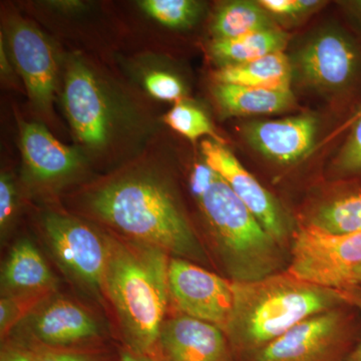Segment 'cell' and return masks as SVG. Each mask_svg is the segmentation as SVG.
Instances as JSON below:
<instances>
[{"label": "cell", "mask_w": 361, "mask_h": 361, "mask_svg": "<svg viewBox=\"0 0 361 361\" xmlns=\"http://www.w3.org/2000/svg\"><path fill=\"white\" fill-rule=\"evenodd\" d=\"M92 212L129 239L159 247L174 257L207 264L208 254L170 187L152 174H130L97 188Z\"/></svg>", "instance_id": "obj_1"}, {"label": "cell", "mask_w": 361, "mask_h": 361, "mask_svg": "<svg viewBox=\"0 0 361 361\" xmlns=\"http://www.w3.org/2000/svg\"><path fill=\"white\" fill-rule=\"evenodd\" d=\"M232 285L234 306L225 334L237 361L248 360L308 317L349 304L342 290L287 270Z\"/></svg>", "instance_id": "obj_2"}, {"label": "cell", "mask_w": 361, "mask_h": 361, "mask_svg": "<svg viewBox=\"0 0 361 361\" xmlns=\"http://www.w3.org/2000/svg\"><path fill=\"white\" fill-rule=\"evenodd\" d=\"M104 293L115 308L126 348L155 356L169 294V254L159 247L104 235Z\"/></svg>", "instance_id": "obj_3"}, {"label": "cell", "mask_w": 361, "mask_h": 361, "mask_svg": "<svg viewBox=\"0 0 361 361\" xmlns=\"http://www.w3.org/2000/svg\"><path fill=\"white\" fill-rule=\"evenodd\" d=\"M190 187L205 218L214 253L229 280L254 281L286 270L285 249L206 163L195 166Z\"/></svg>", "instance_id": "obj_4"}, {"label": "cell", "mask_w": 361, "mask_h": 361, "mask_svg": "<svg viewBox=\"0 0 361 361\" xmlns=\"http://www.w3.org/2000/svg\"><path fill=\"white\" fill-rule=\"evenodd\" d=\"M348 304L308 317L246 361H345L360 339Z\"/></svg>", "instance_id": "obj_5"}, {"label": "cell", "mask_w": 361, "mask_h": 361, "mask_svg": "<svg viewBox=\"0 0 361 361\" xmlns=\"http://www.w3.org/2000/svg\"><path fill=\"white\" fill-rule=\"evenodd\" d=\"M289 250V273L304 281L341 290L351 271L361 264V231L330 235L299 226Z\"/></svg>", "instance_id": "obj_6"}, {"label": "cell", "mask_w": 361, "mask_h": 361, "mask_svg": "<svg viewBox=\"0 0 361 361\" xmlns=\"http://www.w3.org/2000/svg\"><path fill=\"white\" fill-rule=\"evenodd\" d=\"M42 224L52 253L66 274L90 293H104V235L59 213L45 214Z\"/></svg>", "instance_id": "obj_7"}, {"label": "cell", "mask_w": 361, "mask_h": 361, "mask_svg": "<svg viewBox=\"0 0 361 361\" xmlns=\"http://www.w3.org/2000/svg\"><path fill=\"white\" fill-rule=\"evenodd\" d=\"M170 301L182 314L219 327L225 332L234 306L231 280L186 259L170 258Z\"/></svg>", "instance_id": "obj_8"}, {"label": "cell", "mask_w": 361, "mask_h": 361, "mask_svg": "<svg viewBox=\"0 0 361 361\" xmlns=\"http://www.w3.org/2000/svg\"><path fill=\"white\" fill-rule=\"evenodd\" d=\"M202 153L207 165L229 185L266 231L282 248H290L295 232L276 199L220 142L204 141Z\"/></svg>", "instance_id": "obj_9"}, {"label": "cell", "mask_w": 361, "mask_h": 361, "mask_svg": "<svg viewBox=\"0 0 361 361\" xmlns=\"http://www.w3.org/2000/svg\"><path fill=\"white\" fill-rule=\"evenodd\" d=\"M299 68L311 84L351 92L361 82V44L348 33H324L304 47Z\"/></svg>", "instance_id": "obj_10"}, {"label": "cell", "mask_w": 361, "mask_h": 361, "mask_svg": "<svg viewBox=\"0 0 361 361\" xmlns=\"http://www.w3.org/2000/svg\"><path fill=\"white\" fill-rule=\"evenodd\" d=\"M68 120L85 145L104 146L111 132V111L96 75L78 59L68 66L63 92Z\"/></svg>", "instance_id": "obj_11"}, {"label": "cell", "mask_w": 361, "mask_h": 361, "mask_svg": "<svg viewBox=\"0 0 361 361\" xmlns=\"http://www.w3.org/2000/svg\"><path fill=\"white\" fill-rule=\"evenodd\" d=\"M154 357L158 361H237L222 329L182 313L164 322Z\"/></svg>", "instance_id": "obj_12"}, {"label": "cell", "mask_w": 361, "mask_h": 361, "mask_svg": "<svg viewBox=\"0 0 361 361\" xmlns=\"http://www.w3.org/2000/svg\"><path fill=\"white\" fill-rule=\"evenodd\" d=\"M9 42L28 96L39 110L49 111L58 78L56 54L51 44L42 32L25 21L11 25Z\"/></svg>", "instance_id": "obj_13"}, {"label": "cell", "mask_w": 361, "mask_h": 361, "mask_svg": "<svg viewBox=\"0 0 361 361\" xmlns=\"http://www.w3.org/2000/svg\"><path fill=\"white\" fill-rule=\"evenodd\" d=\"M30 337L49 348H65L94 339L99 324L82 306L68 299H54L35 308L25 317Z\"/></svg>", "instance_id": "obj_14"}, {"label": "cell", "mask_w": 361, "mask_h": 361, "mask_svg": "<svg viewBox=\"0 0 361 361\" xmlns=\"http://www.w3.org/2000/svg\"><path fill=\"white\" fill-rule=\"evenodd\" d=\"M316 120L311 116L251 123L247 139L258 151L280 163L298 160L314 142Z\"/></svg>", "instance_id": "obj_15"}, {"label": "cell", "mask_w": 361, "mask_h": 361, "mask_svg": "<svg viewBox=\"0 0 361 361\" xmlns=\"http://www.w3.org/2000/svg\"><path fill=\"white\" fill-rule=\"evenodd\" d=\"M56 287V278L30 240L14 244L1 271V297L25 301Z\"/></svg>", "instance_id": "obj_16"}, {"label": "cell", "mask_w": 361, "mask_h": 361, "mask_svg": "<svg viewBox=\"0 0 361 361\" xmlns=\"http://www.w3.org/2000/svg\"><path fill=\"white\" fill-rule=\"evenodd\" d=\"M20 137L23 159L35 179H63L80 168L78 152L59 142L40 123L21 126Z\"/></svg>", "instance_id": "obj_17"}, {"label": "cell", "mask_w": 361, "mask_h": 361, "mask_svg": "<svg viewBox=\"0 0 361 361\" xmlns=\"http://www.w3.org/2000/svg\"><path fill=\"white\" fill-rule=\"evenodd\" d=\"M213 92L221 110L230 116L279 113L288 108L294 99L290 87L217 84Z\"/></svg>", "instance_id": "obj_18"}, {"label": "cell", "mask_w": 361, "mask_h": 361, "mask_svg": "<svg viewBox=\"0 0 361 361\" xmlns=\"http://www.w3.org/2000/svg\"><path fill=\"white\" fill-rule=\"evenodd\" d=\"M300 226L330 235L361 231V183L316 206Z\"/></svg>", "instance_id": "obj_19"}, {"label": "cell", "mask_w": 361, "mask_h": 361, "mask_svg": "<svg viewBox=\"0 0 361 361\" xmlns=\"http://www.w3.org/2000/svg\"><path fill=\"white\" fill-rule=\"evenodd\" d=\"M217 84L257 87H290L291 65L283 51L240 63L221 66L214 75Z\"/></svg>", "instance_id": "obj_20"}, {"label": "cell", "mask_w": 361, "mask_h": 361, "mask_svg": "<svg viewBox=\"0 0 361 361\" xmlns=\"http://www.w3.org/2000/svg\"><path fill=\"white\" fill-rule=\"evenodd\" d=\"M287 35L276 27L233 39H214L210 52L221 66H234L283 51Z\"/></svg>", "instance_id": "obj_21"}, {"label": "cell", "mask_w": 361, "mask_h": 361, "mask_svg": "<svg viewBox=\"0 0 361 361\" xmlns=\"http://www.w3.org/2000/svg\"><path fill=\"white\" fill-rule=\"evenodd\" d=\"M274 27L257 4L234 1L221 6L214 16V39H233Z\"/></svg>", "instance_id": "obj_22"}, {"label": "cell", "mask_w": 361, "mask_h": 361, "mask_svg": "<svg viewBox=\"0 0 361 361\" xmlns=\"http://www.w3.org/2000/svg\"><path fill=\"white\" fill-rule=\"evenodd\" d=\"M164 122L176 132L195 142L203 135H210L217 142L221 137L216 134L212 123L203 111L191 104L182 102L173 106L172 110L164 116Z\"/></svg>", "instance_id": "obj_23"}, {"label": "cell", "mask_w": 361, "mask_h": 361, "mask_svg": "<svg viewBox=\"0 0 361 361\" xmlns=\"http://www.w3.org/2000/svg\"><path fill=\"white\" fill-rule=\"evenodd\" d=\"M140 6L154 20L169 27L190 25L198 13V4L190 0H144Z\"/></svg>", "instance_id": "obj_24"}, {"label": "cell", "mask_w": 361, "mask_h": 361, "mask_svg": "<svg viewBox=\"0 0 361 361\" xmlns=\"http://www.w3.org/2000/svg\"><path fill=\"white\" fill-rule=\"evenodd\" d=\"M350 134L344 142L336 161L337 173L343 177H361V114L355 113L341 127Z\"/></svg>", "instance_id": "obj_25"}, {"label": "cell", "mask_w": 361, "mask_h": 361, "mask_svg": "<svg viewBox=\"0 0 361 361\" xmlns=\"http://www.w3.org/2000/svg\"><path fill=\"white\" fill-rule=\"evenodd\" d=\"M144 85L151 96L160 101L180 103L184 97V85L179 78L166 71H151L145 77Z\"/></svg>", "instance_id": "obj_26"}, {"label": "cell", "mask_w": 361, "mask_h": 361, "mask_svg": "<svg viewBox=\"0 0 361 361\" xmlns=\"http://www.w3.org/2000/svg\"><path fill=\"white\" fill-rule=\"evenodd\" d=\"M18 209V192L11 176L2 173L0 177V232L6 236L13 225Z\"/></svg>", "instance_id": "obj_27"}, {"label": "cell", "mask_w": 361, "mask_h": 361, "mask_svg": "<svg viewBox=\"0 0 361 361\" xmlns=\"http://www.w3.org/2000/svg\"><path fill=\"white\" fill-rule=\"evenodd\" d=\"M33 361H102L92 353L40 346L32 349Z\"/></svg>", "instance_id": "obj_28"}, {"label": "cell", "mask_w": 361, "mask_h": 361, "mask_svg": "<svg viewBox=\"0 0 361 361\" xmlns=\"http://www.w3.org/2000/svg\"><path fill=\"white\" fill-rule=\"evenodd\" d=\"M23 301L18 299L1 297L0 300V332L1 336H6L7 332L13 329L20 318V304Z\"/></svg>", "instance_id": "obj_29"}, {"label": "cell", "mask_w": 361, "mask_h": 361, "mask_svg": "<svg viewBox=\"0 0 361 361\" xmlns=\"http://www.w3.org/2000/svg\"><path fill=\"white\" fill-rule=\"evenodd\" d=\"M341 290L348 302L361 314V286H349ZM345 361H361V334Z\"/></svg>", "instance_id": "obj_30"}, {"label": "cell", "mask_w": 361, "mask_h": 361, "mask_svg": "<svg viewBox=\"0 0 361 361\" xmlns=\"http://www.w3.org/2000/svg\"><path fill=\"white\" fill-rule=\"evenodd\" d=\"M261 7L275 14H294L299 13L297 0H261Z\"/></svg>", "instance_id": "obj_31"}, {"label": "cell", "mask_w": 361, "mask_h": 361, "mask_svg": "<svg viewBox=\"0 0 361 361\" xmlns=\"http://www.w3.org/2000/svg\"><path fill=\"white\" fill-rule=\"evenodd\" d=\"M0 361H33V353L23 346L7 344L1 349Z\"/></svg>", "instance_id": "obj_32"}, {"label": "cell", "mask_w": 361, "mask_h": 361, "mask_svg": "<svg viewBox=\"0 0 361 361\" xmlns=\"http://www.w3.org/2000/svg\"><path fill=\"white\" fill-rule=\"evenodd\" d=\"M118 361H158L154 356L142 355L135 353L132 349L125 348L121 351L120 360Z\"/></svg>", "instance_id": "obj_33"}, {"label": "cell", "mask_w": 361, "mask_h": 361, "mask_svg": "<svg viewBox=\"0 0 361 361\" xmlns=\"http://www.w3.org/2000/svg\"><path fill=\"white\" fill-rule=\"evenodd\" d=\"M349 286H361V264L355 267L349 274L346 287Z\"/></svg>", "instance_id": "obj_34"}, {"label": "cell", "mask_w": 361, "mask_h": 361, "mask_svg": "<svg viewBox=\"0 0 361 361\" xmlns=\"http://www.w3.org/2000/svg\"><path fill=\"white\" fill-rule=\"evenodd\" d=\"M297 4H298L299 13H301V11H308V9L318 6L319 1H316V0H297Z\"/></svg>", "instance_id": "obj_35"}, {"label": "cell", "mask_w": 361, "mask_h": 361, "mask_svg": "<svg viewBox=\"0 0 361 361\" xmlns=\"http://www.w3.org/2000/svg\"><path fill=\"white\" fill-rule=\"evenodd\" d=\"M349 6L353 9L355 18H357V20L360 21V23H361V0H360V1L353 2V4H349Z\"/></svg>", "instance_id": "obj_36"}, {"label": "cell", "mask_w": 361, "mask_h": 361, "mask_svg": "<svg viewBox=\"0 0 361 361\" xmlns=\"http://www.w3.org/2000/svg\"><path fill=\"white\" fill-rule=\"evenodd\" d=\"M4 44H2L1 42V71L2 73H4V75H6L7 73L9 71L8 65H7V59L6 54H4Z\"/></svg>", "instance_id": "obj_37"}, {"label": "cell", "mask_w": 361, "mask_h": 361, "mask_svg": "<svg viewBox=\"0 0 361 361\" xmlns=\"http://www.w3.org/2000/svg\"><path fill=\"white\" fill-rule=\"evenodd\" d=\"M355 113L361 114V109H360V110H358V111H356ZM353 114H355V113H353Z\"/></svg>", "instance_id": "obj_38"}]
</instances>
